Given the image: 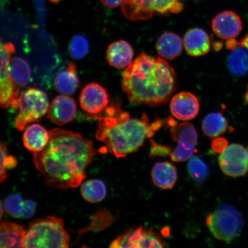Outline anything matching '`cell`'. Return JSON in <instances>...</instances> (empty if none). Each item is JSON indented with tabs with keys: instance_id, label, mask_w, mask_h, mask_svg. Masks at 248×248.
<instances>
[{
	"instance_id": "8fae6325",
	"label": "cell",
	"mask_w": 248,
	"mask_h": 248,
	"mask_svg": "<svg viewBox=\"0 0 248 248\" xmlns=\"http://www.w3.org/2000/svg\"><path fill=\"white\" fill-rule=\"evenodd\" d=\"M165 243L159 235L144 228L129 229L111 242L110 247L119 248H164Z\"/></svg>"
},
{
	"instance_id": "ac0fdd59",
	"label": "cell",
	"mask_w": 248,
	"mask_h": 248,
	"mask_svg": "<svg viewBox=\"0 0 248 248\" xmlns=\"http://www.w3.org/2000/svg\"><path fill=\"white\" fill-rule=\"evenodd\" d=\"M156 48L158 54L164 60H175L183 51L182 39L176 33H164L157 39Z\"/></svg>"
},
{
	"instance_id": "e0dca14e",
	"label": "cell",
	"mask_w": 248,
	"mask_h": 248,
	"mask_svg": "<svg viewBox=\"0 0 248 248\" xmlns=\"http://www.w3.org/2000/svg\"><path fill=\"white\" fill-rule=\"evenodd\" d=\"M134 51L131 45L125 40H119L108 46L107 60L110 65L117 69L126 68L133 61Z\"/></svg>"
},
{
	"instance_id": "3957f363",
	"label": "cell",
	"mask_w": 248,
	"mask_h": 248,
	"mask_svg": "<svg viewBox=\"0 0 248 248\" xmlns=\"http://www.w3.org/2000/svg\"><path fill=\"white\" fill-rule=\"evenodd\" d=\"M108 115L98 117V129L95 138L106 145L108 151L118 158L137 151L145 140L166 124L160 119L151 123L146 114L133 118L115 105L107 109Z\"/></svg>"
},
{
	"instance_id": "8d00e7d4",
	"label": "cell",
	"mask_w": 248,
	"mask_h": 248,
	"mask_svg": "<svg viewBox=\"0 0 248 248\" xmlns=\"http://www.w3.org/2000/svg\"></svg>"
},
{
	"instance_id": "484cf974",
	"label": "cell",
	"mask_w": 248,
	"mask_h": 248,
	"mask_svg": "<svg viewBox=\"0 0 248 248\" xmlns=\"http://www.w3.org/2000/svg\"><path fill=\"white\" fill-rule=\"evenodd\" d=\"M31 68L28 62L21 58L11 59L10 76L12 82L17 87L26 86L31 79Z\"/></svg>"
},
{
	"instance_id": "d6a6232c",
	"label": "cell",
	"mask_w": 248,
	"mask_h": 248,
	"mask_svg": "<svg viewBox=\"0 0 248 248\" xmlns=\"http://www.w3.org/2000/svg\"><path fill=\"white\" fill-rule=\"evenodd\" d=\"M124 0H101V2L108 8H115L123 4Z\"/></svg>"
},
{
	"instance_id": "f1b7e54d",
	"label": "cell",
	"mask_w": 248,
	"mask_h": 248,
	"mask_svg": "<svg viewBox=\"0 0 248 248\" xmlns=\"http://www.w3.org/2000/svg\"><path fill=\"white\" fill-rule=\"evenodd\" d=\"M89 49V43L84 36L77 35L71 40L69 46V54L75 60H82L86 57Z\"/></svg>"
},
{
	"instance_id": "d4e9b609",
	"label": "cell",
	"mask_w": 248,
	"mask_h": 248,
	"mask_svg": "<svg viewBox=\"0 0 248 248\" xmlns=\"http://www.w3.org/2000/svg\"><path fill=\"white\" fill-rule=\"evenodd\" d=\"M228 59L231 73L237 77L244 76L248 71V49L238 45L231 50Z\"/></svg>"
},
{
	"instance_id": "1f68e13d",
	"label": "cell",
	"mask_w": 248,
	"mask_h": 248,
	"mask_svg": "<svg viewBox=\"0 0 248 248\" xmlns=\"http://www.w3.org/2000/svg\"><path fill=\"white\" fill-rule=\"evenodd\" d=\"M228 146V141L227 140L224 138H216L212 143L213 150L219 154L224 152Z\"/></svg>"
},
{
	"instance_id": "603a6c76",
	"label": "cell",
	"mask_w": 248,
	"mask_h": 248,
	"mask_svg": "<svg viewBox=\"0 0 248 248\" xmlns=\"http://www.w3.org/2000/svg\"><path fill=\"white\" fill-rule=\"evenodd\" d=\"M5 210L9 215L19 218H29L35 213L36 204L32 201H25L20 195L12 194L5 201Z\"/></svg>"
},
{
	"instance_id": "d6986e66",
	"label": "cell",
	"mask_w": 248,
	"mask_h": 248,
	"mask_svg": "<svg viewBox=\"0 0 248 248\" xmlns=\"http://www.w3.org/2000/svg\"><path fill=\"white\" fill-rule=\"evenodd\" d=\"M26 232L22 226L0 219V248H23Z\"/></svg>"
},
{
	"instance_id": "5b68a950",
	"label": "cell",
	"mask_w": 248,
	"mask_h": 248,
	"mask_svg": "<svg viewBox=\"0 0 248 248\" xmlns=\"http://www.w3.org/2000/svg\"><path fill=\"white\" fill-rule=\"evenodd\" d=\"M206 225L217 239L231 242L240 235L244 220L234 207L225 204L207 216Z\"/></svg>"
},
{
	"instance_id": "4dcf8cb0",
	"label": "cell",
	"mask_w": 248,
	"mask_h": 248,
	"mask_svg": "<svg viewBox=\"0 0 248 248\" xmlns=\"http://www.w3.org/2000/svg\"><path fill=\"white\" fill-rule=\"evenodd\" d=\"M150 155L151 157H167L172 153L171 148L167 145L157 143L153 140H151Z\"/></svg>"
},
{
	"instance_id": "4316f807",
	"label": "cell",
	"mask_w": 248,
	"mask_h": 248,
	"mask_svg": "<svg viewBox=\"0 0 248 248\" xmlns=\"http://www.w3.org/2000/svg\"><path fill=\"white\" fill-rule=\"evenodd\" d=\"M80 191L84 199L91 203H98L107 196V189L104 183L98 179L89 180L81 186Z\"/></svg>"
},
{
	"instance_id": "ba28073f",
	"label": "cell",
	"mask_w": 248,
	"mask_h": 248,
	"mask_svg": "<svg viewBox=\"0 0 248 248\" xmlns=\"http://www.w3.org/2000/svg\"><path fill=\"white\" fill-rule=\"evenodd\" d=\"M15 46L12 43H4L0 39V107L18 108V87L12 82L10 63Z\"/></svg>"
},
{
	"instance_id": "d590c367",
	"label": "cell",
	"mask_w": 248,
	"mask_h": 248,
	"mask_svg": "<svg viewBox=\"0 0 248 248\" xmlns=\"http://www.w3.org/2000/svg\"><path fill=\"white\" fill-rule=\"evenodd\" d=\"M52 3H57L58 2H60L61 0H49Z\"/></svg>"
},
{
	"instance_id": "44dd1931",
	"label": "cell",
	"mask_w": 248,
	"mask_h": 248,
	"mask_svg": "<svg viewBox=\"0 0 248 248\" xmlns=\"http://www.w3.org/2000/svg\"><path fill=\"white\" fill-rule=\"evenodd\" d=\"M54 84L56 90L62 94H74L80 86L76 64L70 62L66 69L58 73L55 78Z\"/></svg>"
},
{
	"instance_id": "e575fe53",
	"label": "cell",
	"mask_w": 248,
	"mask_h": 248,
	"mask_svg": "<svg viewBox=\"0 0 248 248\" xmlns=\"http://www.w3.org/2000/svg\"><path fill=\"white\" fill-rule=\"evenodd\" d=\"M3 215H4V209H3L2 202L0 200V219L2 218Z\"/></svg>"
},
{
	"instance_id": "5bb4252c",
	"label": "cell",
	"mask_w": 248,
	"mask_h": 248,
	"mask_svg": "<svg viewBox=\"0 0 248 248\" xmlns=\"http://www.w3.org/2000/svg\"><path fill=\"white\" fill-rule=\"evenodd\" d=\"M200 102L190 92H183L173 96L170 101V110L173 117L182 121H189L199 113Z\"/></svg>"
},
{
	"instance_id": "6da1fadb",
	"label": "cell",
	"mask_w": 248,
	"mask_h": 248,
	"mask_svg": "<svg viewBox=\"0 0 248 248\" xmlns=\"http://www.w3.org/2000/svg\"><path fill=\"white\" fill-rule=\"evenodd\" d=\"M47 145L33 154L36 168L49 187H78L86 170L97 154L93 142L79 133L59 128L51 130Z\"/></svg>"
},
{
	"instance_id": "7a4b0ae2",
	"label": "cell",
	"mask_w": 248,
	"mask_h": 248,
	"mask_svg": "<svg viewBox=\"0 0 248 248\" xmlns=\"http://www.w3.org/2000/svg\"><path fill=\"white\" fill-rule=\"evenodd\" d=\"M122 89L133 105L160 106L176 87V74L163 58L142 52L122 73Z\"/></svg>"
},
{
	"instance_id": "52a82bcc",
	"label": "cell",
	"mask_w": 248,
	"mask_h": 248,
	"mask_svg": "<svg viewBox=\"0 0 248 248\" xmlns=\"http://www.w3.org/2000/svg\"><path fill=\"white\" fill-rule=\"evenodd\" d=\"M122 9L128 19L144 20L156 14H178L184 9V5L180 0H124Z\"/></svg>"
},
{
	"instance_id": "9c48e42d",
	"label": "cell",
	"mask_w": 248,
	"mask_h": 248,
	"mask_svg": "<svg viewBox=\"0 0 248 248\" xmlns=\"http://www.w3.org/2000/svg\"><path fill=\"white\" fill-rule=\"evenodd\" d=\"M166 124L170 127L172 137L177 146L172 151L170 156L173 162H185L193 156L197 144L198 133L190 123H178L171 117L166 119Z\"/></svg>"
},
{
	"instance_id": "7c38bea8",
	"label": "cell",
	"mask_w": 248,
	"mask_h": 248,
	"mask_svg": "<svg viewBox=\"0 0 248 248\" xmlns=\"http://www.w3.org/2000/svg\"><path fill=\"white\" fill-rule=\"evenodd\" d=\"M80 107L90 115H97L109 104L107 90L97 83H91L83 89L80 94Z\"/></svg>"
},
{
	"instance_id": "83f0119b",
	"label": "cell",
	"mask_w": 248,
	"mask_h": 248,
	"mask_svg": "<svg viewBox=\"0 0 248 248\" xmlns=\"http://www.w3.org/2000/svg\"><path fill=\"white\" fill-rule=\"evenodd\" d=\"M187 169L189 175L192 179L198 182L204 181L209 175L208 167L198 156H193L189 159Z\"/></svg>"
},
{
	"instance_id": "9a60e30c",
	"label": "cell",
	"mask_w": 248,
	"mask_h": 248,
	"mask_svg": "<svg viewBox=\"0 0 248 248\" xmlns=\"http://www.w3.org/2000/svg\"><path fill=\"white\" fill-rule=\"evenodd\" d=\"M77 104L67 95H59L52 101L47 111V118L58 126L73 122L76 116Z\"/></svg>"
},
{
	"instance_id": "2e32d148",
	"label": "cell",
	"mask_w": 248,
	"mask_h": 248,
	"mask_svg": "<svg viewBox=\"0 0 248 248\" xmlns=\"http://www.w3.org/2000/svg\"><path fill=\"white\" fill-rule=\"evenodd\" d=\"M184 44L186 52L192 57H201L210 50L208 34L200 28H195L186 32Z\"/></svg>"
},
{
	"instance_id": "4fadbf2b",
	"label": "cell",
	"mask_w": 248,
	"mask_h": 248,
	"mask_svg": "<svg viewBox=\"0 0 248 248\" xmlns=\"http://www.w3.org/2000/svg\"><path fill=\"white\" fill-rule=\"evenodd\" d=\"M212 28L217 37L228 40L239 35L243 26L240 17L232 11H226L213 18Z\"/></svg>"
},
{
	"instance_id": "ffe728a7",
	"label": "cell",
	"mask_w": 248,
	"mask_h": 248,
	"mask_svg": "<svg viewBox=\"0 0 248 248\" xmlns=\"http://www.w3.org/2000/svg\"><path fill=\"white\" fill-rule=\"evenodd\" d=\"M152 179L157 187L163 190L171 189L177 181V170L171 163H157L152 170Z\"/></svg>"
},
{
	"instance_id": "836d02e7",
	"label": "cell",
	"mask_w": 248,
	"mask_h": 248,
	"mask_svg": "<svg viewBox=\"0 0 248 248\" xmlns=\"http://www.w3.org/2000/svg\"><path fill=\"white\" fill-rule=\"evenodd\" d=\"M240 45L248 49V34L243 40H241Z\"/></svg>"
},
{
	"instance_id": "7402d4cb",
	"label": "cell",
	"mask_w": 248,
	"mask_h": 248,
	"mask_svg": "<svg viewBox=\"0 0 248 248\" xmlns=\"http://www.w3.org/2000/svg\"><path fill=\"white\" fill-rule=\"evenodd\" d=\"M49 140V133L42 125L34 124L27 127L23 135L24 147L33 153L44 149Z\"/></svg>"
},
{
	"instance_id": "cb8c5ba5",
	"label": "cell",
	"mask_w": 248,
	"mask_h": 248,
	"mask_svg": "<svg viewBox=\"0 0 248 248\" xmlns=\"http://www.w3.org/2000/svg\"><path fill=\"white\" fill-rule=\"evenodd\" d=\"M228 128V121L221 112L207 114L202 123V129L204 134L209 138L218 137L227 131Z\"/></svg>"
},
{
	"instance_id": "30bf717a",
	"label": "cell",
	"mask_w": 248,
	"mask_h": 248,
	"mask_svg": "<svg viewBox=\"0 0 248 248\" xmlns=\"http://www.w3.org/2000/svg\"><path fill=\"white\" fill-rule=\"evenodd\" d=\"M218 164L223 173L232 178L241 177L248 172V149L232 144L220 154Z\"/></svg>"
},
{
	"instance_id": "277c9868",
	"label": "cell",
	"mask_w": 248,
	"mask_h": 248,
	"mask_svg": "<svg viewBox=\"0 0 248 248\" xmlns=\"http://www.w3.org/2000/svg\"><path fill=\"white\" fill-rule=\"evenodd\" d=\"M69 247V236L64 228L63 220L48 216L30 223L23 241V248Z\"/></svg>"
},
{
	"instance_id": "8992f818",
	"label": "cell",
	"mask_w": 248,
	"mask_h": 248,
	"mask_svg": "<svg viewBox=\"0 0 248 248\" xmlns=\"http://www.w3.org/2000/svg\"><path fill=\"white\" fill-rule=\"evenodd\" d=\"M18 113L15 119V126L22 131L28 124L39 122L47 113L49 101L44 92L30 88L20 93L18 101Z\"/></svg>"
},
{
	"instance_id": "f546056e",
	"label": "cell",
	"mask_w": 248,
	"mask_h": 248,
	"mask_svg": "<svg viewBox=\"0 0 248 248\" xmlns=\"http://www.w3.org/2000/svg\"><path fill=\"white\" fill-rule=\"evenodd\" d=\"M17 161L8 154L5 145L0 141V184L7 178L8 170L17 166Z\"/></svg>"
}]
</instances>
